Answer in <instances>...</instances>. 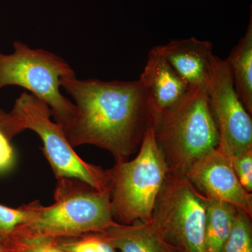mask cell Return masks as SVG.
I'll return each instance as SVG.
<instances>
[{
    "label": "cell",
    "instance_id": "8fae6325",
    "mask_svg": "<svg viewBox=\"0 0 252 252\" xmlns=\"http://www.w3.org/2000/svg\"><path fill=\"white\" fill-rule=\"evenodd\" d=\"M176 72L190 88H206L212 44L195 37L175 39L158 46Z\"/></svg>",
    "mask_w": 252,
    "mask_h": 252
},
{
    "label": "cell",
    "instance_id": "ac0fdd59",
    "mask_svg": "<svg viewBox=\"0 0 252 252\" xmlns=\"http://www.w3.org/2000/svg\"><path fill=\"white\" fill-rule=\"evenodd\" d=\"M6 252H68L54 239L12 235L4 245Z\"/></svg>",
    "mask_w": 252,
    "mask_h": 252
},
{
    "label": "cell",
    "instance_id": "2e32d148",
    "mask_svg": "<svg viewBox=\"0 0 252 252\" xmlns=\"http://www.w3.org/2000/svg\"><path fill=\"white\" fill-rule=\"evenodd\" d=\"M34 215L33 203L16 209L0 205V243L3 246L15 230L31 220Z\"/></svg>",
    "mask_w": 252,
    "mask_h": 252
},
{
    "label": "cell",
    "instance_id": "44dd1931",
    "mask_svg": "<svg viewBox=\"0 0 252 252\" xmlns=\"http://www.w3.org/2000/svg\"><path fill=\"white\" fill-rule=\"evenodd\" d=\"M0 129L4 131L11 140L25 130L18 119L3 110H0Z\"/></svg>",
    "mask_w": 252,
    "mask_h": 252
},
{
    "label": "cell",
    "instance_id": "9c48e42d",
    "mask_svg": "<svg viewBox=\"0 0 252 252\" xmlns=\"http://www.w3.org/2000/svg\"><path fill=\"white\" fill-rule=\"evenodd\" d=\"M185 176L207 198L230 204L252 217V195L240 184L231 162L218 149L196 162Z\"/></svg>",
    "mask_w": 252,
    "mask_h": 252
},
{
    "label": "cell",
    "instance_id": "7c38bea8",
    "mask_svg": "<svg viewBox=\"0 0 252 252\" xmlns=\"http://www.w3.org/2000/svg\"><path fill=\"white\" fill-rule=\"evenodd\" d=\"M99 233L119 252H178L149 222L123 224L115 221Z\"/></svg>",
    "mask_w": 252,
    "mask_h": 252
},
{
    "label": "cell",
    "instance_id": "e0dca14e",
    "mask_svg": "<svg viewBox=\"0 0 252 252\" xmlns=\"http://www.w3.org/2000/svg\"><path fill=\"white\" fill-rule=\"evenodd\" d=\"M54 240L60 248L68 252H118L99 232Z\"/></svg>",
    "mask_w": 252,
    "mask_h": 252
},
{
    "label": "cell",
    "instance_id": "3957f363",
    "mask_svg": "<svg viewBox=\"0 0 252 252\" xmlns=\"http://www.w3.org/2000/svg\"><path fill=\"white\" fill-rule=\"evenodd\" d=\"M154 132L178 175L218 148L220 135L205 87L190 88L179 103L162 112Z\"/></svg>",
    "mask_w": 252,
    "mask_h": 252
},
{
    "label": "cell",
    "instance_id": "5b68a950",
    "mask_svg": "<svg viewBox=\"0 0 252 252\" xmlns=\"http://www.w3.org/2000/svg\"><path fill=\"white\" fill-rule=\"evenodd\" d=\"M13 54L0 52V90L18 86L45 102L56 123L63 128L76 114V105L60 91V79L76 77L67 61L44 49H33L20 41L14 42Z\"/></svg>",
    "mask_w": 252,
    "mask_h": 252
},
{
    "label": "cell",
    "instance_id": "d6986e66",
    "mask_svg": "<svg viewBox=\"0 0 252 252\" xmlns=\"http://www.w3.org/2000/svg\"><path fill=\"white\" fill-rule=\"evenodd\" d=\"M230 162L240 184L250 193L252 190V149L236 156Z\"/></svg>",
    "mask_w": 252,
    "mask_h": 252
},
{
    "label": "cell",
    "instance_id": "8992f818",
    "mask_svg": "<svg viewBox=\"0 0 252 252\" xmlns=\"http://www.w3.org/2000/svg\"><path fill=\"white\" fill-rule=\"evenodd\" d=\"M9 113L25 130L34 131L40 137L43 152L57 180L76 179L99 191L109 190L107 172L84 161L76 154L63 127L51 120V111L45 102L24 92Z\"/></svg>",
    "mask_w": 252,
    "mask_h": 252
},
{
    "label": "cell",
    "instance_id": "7a4b0ae2",
    "mask_svg": "<svg viewBox=\"0 0 252 252\" xmlns=\"http://www.w3.org/2000/svg\"><path fill=\"white\" fill-rule=\"evenodd\" d=\"M55 203L32 202L34 215L12 235L51 239L75 238L105 229L115 222L110 193L99 191L82 181L58 179Z\"/></svg>",
    "mask_w": 252,
    "mask_h": 252
},
{
    "label": "cell",
    "instance_id": "30bf717a",
    "mask_svg": "<svg viewBox=\"0 0 252 252\" xmlns=\"http://www.w3.org/2000/svg\"><path fill=\"white\" fill-rule=\"evenodd\" d=\"M140 81L148 96L154 126L160 114L179 103L190 89V86L167 62L158 46L149 51Z\"/></svg>",
    "mask_w": 252,
    "mask_h": 252
},
{
    "label": "cell",
    "instance_id": "ffe728a7",
    "mask_svg": "<svg viewBox=\"0 0 252 252\" xmlns=\"http://www.w3.org/2000/svg\"><path fill=\"white\" fill-rule=\"evenodd\" d=\"M11 140L9 135L0 129V173L9 171L15 163L14 151Z\"/></svg>",
    "mask_w": 252,
    "mask_h": 252
},
{
    "label": "cell",
    "instance_id": "5bb4252c",
    "mask_svg": "<svg viewBox=\"0 0 252 252\" xmlns=\"http://www.w3.org/2000/svg\"><path fill=\"white\" fill-rule=\"evenodd\" d=\"M207 198L205 252H221L233 228L238 209L225 202Z\"/></svg>",
    "mask_w": 252,
    "mask_h": 252
},
{
    "label": "cell",
    "instance_id": "ba28073f",
    "mask_svg": "<svg viewBox=\"0 0 252 252\" xmlns=\"http://www.w3.org/2000/svg\"><path fill=\"white\" fill-rule=\"evenodd\" d=\"M207 94L220 135L219 150L231 160L252 147V122L235 90L226 60L212 55Z\"/></svg>",
    "mask_w": 252,
    "mask_h": 252
},
{
    "label": "cell",
    "instance_id": "9a60e30c",
    "mask_svg": "<svg viewBox=\"0 0 252 252\" xmlns=\"http://www.w3.org/2000/svg\"><path fill=\"white\" fill-rule=\"evenodd\" d=\"M221 252H252V230L250 216L237 210L234 223Z\"/></svg>",
    "mask_w": 252,
    "mask_h": 252
},
{
    "label": "cell",
    "instance_id": "4fadbf2b",
    "mask_svg": "<svg viewBox=\"0 0 252 252\" xmlns=\"http://www.w3.org/2000/svg\"><path fill=\"white\" fill-rule=\"evenodd\" d=\"M235 90L248 112H252V17L245 35L226 60Z\"/></svg>",
    "mask_w": 252,
    "mask_h": 252
},
{
    "label": "cell",
    "instance_id": "277c9868",
    "mask_svg": "<svg viewBox=\"0 0 252 252\" xmlns=\"http://www.w3.org/2000/svg\"><path fill=\"white\" fill-rule=\"evenodd\" d=\"M165 157L151 127L135 158L107 172L114 220L123 224L152 220L169 170Z\"/></svg>",
    "mask_w": 252,
    "mask_h": 252
},
{
    "label": "cell",
    "instance_id": "52a82bcc",
    "mask_svg": "<svg viewBox=\"0 0 252 252\" xmlns=\"http://www.w3.org/2000/svg\"><path fill=\"white\" fill-rule=\"evenodd\" d=\"M164 185L149 223L178 252H205L207 198L178 175Z\"/></svg>",
    "mask_w": 252,
    "mask_h": 252
},
{
    "label": "cell",
    "instance_id": "7402d4cb",
    "mask_svg": "<svg viewBox=\"0 0 252 252\" xmlns=\"http://www.w3.org/2000/svg\"><path fill=\"white\" fill-rule=\"evenodd\" d=\"M0 252H6L5 250L4 247L3 246L2 244L0 243Z\"/></svg>",
    "mask_w": 252,
    "mask_h": 252
},
{
    "label": "cell",
    "instance_id": "6da1fadb",
    "mask_svg": "<svg viewBox=\"0 0 252 252\" xmlns=\"http://www.w3.org/2000/svg\"><path fill=\"white\" fill-rule=\"evenodd\" d=\"M60 85L75 101L76 114L63 128L72 147L91 144L124 161L146 131L153 112L142 83L62 77Z\"/></svg>",
    "mask_w": 252,
    "mask_h": 252
}]
</instances>
